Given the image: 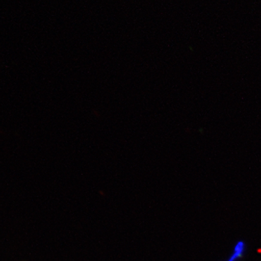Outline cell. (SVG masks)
Here are the masks:
<instances>
[{
    "label": "cell",
    "mask_w": 261,
    "mask_h": 261,
    "mask_svg": "<svg viewBox=\"0 0 261 261\" xmlns=\"http://www.w3.org/2000/svg\"><path fill=\"white\" fill-rule=\"evenodd\" d=\"M246 251V244L244 241H239L233 248L231 255L226 261H236L243 257Z\"/></svg>",
    "instance_id": "cell-1"
}]
</instances>
